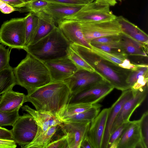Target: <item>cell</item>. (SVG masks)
<instances>
[{
	"instance_id": "obj_1",
	"label": "cell",
	"mask_w": 148,
	"mask_h": 148,
	"mask_svg": "<svg viewBox=\"0 0 148 148\" xmlns=\"http://www.w3.org/2000/svg\"><path fill=\"white\" fill-rule=\"evenodd\" d=\"M71 94L64 81L51 82L26 95L24 102L31 103L36 111L60 120Z\"/></svg>"
},
{
	"instance_id": "obj_2",
	"label": "cell",
	"mask_w": 148,
	"mask_h": 148,
	"mask_svg": "<svg viewBox=\"0 0 148 148\" xmlns=\"http://www.w3.org/2000/svg\"><path fill=\"white\" fill-rule=\"evenodd\" d=\"M70 47L103 79L114 88L122 91L131 88L126 82L131 71L108 60L84 46L73 44Z\"/></svg>"
},
{
	"instance_id": "obj_3",
	"label": "cell",
	"mask_w": 148,
	"mask_h": 148,
	"mask_svg": "<svg viewBox=\"0 0 148 148\" xmlns=\"http://www.w3.org/2000/svg\"><path fill=\"white\" fill-rule=\"evenodd\" d=\"M13 72L16 84L26 88L28 94L52 82L44 62L28 53Z\"/></svg>"
},
{
	"instance_id": "obj_4",
	"label": "cell",
	"mask_w": 148,
	"mask_h": 148,
	"mask_svg": "<svg viewBox=\"0 0 148 148\" xmlns=\"http://www.w3.org/2000/svg\"><path fill=\"white\" fill-rule=\"evenodd\" d=\"M70 45L56 26L47 35L23 49L27 53L44 62L67 56Z\"/></svg>"
},
{
	"instance_id": "obj_5",
	"label": "cell",
	"mask_w": 148,
	"mask_h": 148,
	"mask_svg": "<svg viewBox=\"0 0 148 148\" xmlns=\"http://www.w3.org/2000/svg\"><path fill=\"white\" fill-rule=\"evenodd\" d=\"M26 33L25 17L14 18L6 21L0 29V43L10 49H23Z\"/></svg>"
},
{
	"instance_id": "obj_6",
	"label": "cell",
	"mask_w": 148,
	"mask_h": 148,
	"mask_svg": "<svg viewBox=\"0 0 148 148\" xmlns=\"http://www.w3.org/2000/svg\"><path fill=\"white\" fill-rule=\"evenodd\" d=\"M117 17L110 10V6L99 4L95 0L85 5L77 12L64 19L95 22L112 20Z\"/></svg>"
},
{
	"instance_id": "obj_7",
	"label": "cell",
	"mask_w": 148,
	"mask_h": 148,
	"mask_svg": "<svg viewBox=\"0 0 148 148\" xmlns=\"http://www.w3.org/2000/svg\"><path fill=\"white\" fill-rule=\"evenodd\" d=\"M11 130L13 140L21 146L28 145L34 138L38 125L33 116L29 114H24L16 121Z\"/></svg>"
},
{
	"instance_id": "obj_8",
	"label": "cell",
	"mask_w": 148,
	"mask_h": 148,
	"mask_svg": "<svg viewBox=\"0 0 148 148\" xmlns=\"http://www.w3.org/2000/svg\"><path fill=\"white\" fill-rule=\"evenodd\" d=\"M114 88L109 83L103 80L75 94H71L68 104L97 103L111 92Z\"/></svg>"
},
{
	"instance_id": "obj_9",
	"label": "cell",
	"mask_w": 148,
	"mask_h": 148,
	"mask_svg": "<svg viewBox=\"0 0 148 148\" xmlns=\"http://www.w3.org/2000/svg\"><path fill=\"white\" fill-rule=\"evenodd\" d=\"M79 22L84 36L89 43L96 38L110 35H118L121 33L120 25L116 18L101 22Z\"/></svg>"
},
{
	"instance_id": "obj_10",
	"label": "cell",
	"mask_w": 148,
	"mask_h": 148,
	"mask_svg": "<svg viewBox=\"0 0 148 148\" xmlns=\"http://www.w3.org/2000/svg\"><path fill=\"white\" fill-rule=\"evenodd\" d=\"M133 91V96L124 104L116 118L112 127L110 135L120 125L130 121L133 112L146 98L148 94V84Z\"/></svg>"
},
{
	"instance_id": "obj_11",
	"label": "cell",
	"mask_w": 148,
	"mask_h": 148,
	"mask_svg": "<svg viewBox=\"0 0 148 148\" xmlns=\"http://www.w3.org/2000/svg\"><path fill=\"white\" fill-rule=\"evenodd\" d=\"M104 80L95 72L78 69L72 75L64 81L69 87L71 94H75Z\"/></svg>"
},
{
	"instance_id": "obj_12",
	"label": "cell",
	"mask_w": 148,
	"mask_h": 148,
	"mask_svg": "<svg viewBox=\"0 0 148 148\" xmlns=\"http://www.w3.org/2000/svg\"><path fill=\"white\" fill-rule=\"evenodd\" d=\"M62 121L60 126L66 135L69 148H80L82 141L87 135L91 122Z\"/></svg>"
},
{
	"instance_id": "obj_13",
	"label": "cell",
	"mask_w": 148,
	"mask_h": 148,
	"mask_svg": "<svg viewBox=\"0 0 148 148\" xmlns=\"http://www.w3.org/2000/svg\"><path fill=\"white\" fill-rule=\"evenodd\" d=\"M44 63L49 71L52 82L63 81L78 69L68 56Z\"/></svg>"
},
{
	"instance_id": "obj_14",
	"label": "cell",
	"mask_w": 148,
	"mask_h": 148,
	"mask_svg": "<svg viewBox=\"0 0 148 148\" xmlns=\"http://www.w3.org/2000/svg\"><path fill=\"white\" fill-rule=\"evenodd\" d=\"M109 110L103 109L90 123L87 136L93 148H101Z\"/></svg>"
},
{
	"instance_id": "obj_15",
	"label": "cell",
	"mask_w": 148,
	"mask_h": 148,
	"mask_svg": "<svg viewBox=\"0 0 148 148\" xmlns=\"http://www.w3.org/2000/svg\"><path fill=\"white\" fill-rule=\"evenodd\" d=\"M57 26L71 44H76L92 49L91 46L84 36L79 22L63 19L58 23Z\"/></svg>"
},
{
	"instance_id": "obj_16",
	"label": "cell",
	"mask_w": 148,
	"mask_h": 148,
	"mask_svg": "<svg viewBox=\"0 0 148 148\" xmlns=\"http://www.w3.org/2000/svg\"><path fill=\"white\" fill-rule=\"evenodd\" d=\"M140 119L130 121L121 136L117 148H142Z\"/></svg>"
},
{
	"instance_id": "obj_17",
	"label": "cell",
	"mask_w": 148,
	"mask_h": 148,
	"mask_svg": "<svg viewBox=\"0 0 148 148\" xmlns=\"http://www.w3.org/2000/svg\"><path fill=\"white\" fill-rule=\"evenodd\" d=\"M122 91L118 99L110 108L102 148H107L111 130L114 121L124 104L133 95V92L131 88Z\"/></svg>"
},
{
	"instance_id": "obj_18",
	"label": "cell",
	"mask_w": 148,
	"mask_h": 148,
	"mask_svg": "<svg viewBox=\"0 0 148 148\" xmlns=\"http://www.w3.org/2000/svg\"><path fill=\"white\" fill-rule=\"evenodd\" d=\"M84 5L49 3L42 11L50 16L57 26L60 21L76 13Z\"/></svg>"
},
{
	"instance_id": "obj_19",
	"label": "cell",
	"mask_w": 148,
	"mask_h": 148,
	"mask_svg": "<svg viewBox=\"0 0 148 148\" xmlns=\"http://www.w3.org/2000/svg\"><path fill=\"white\" fill-rule=\"evenodd\" d=\"M21 108L23 110L32 115L37 123L38 129L34 138L46 132L51 127L62 123V121L55 117L46 113L39 112L28 105H25Z\"/></svg>"
},
{
	"instance_id": "obj_20",
	"label": "cell",
	"mask_w": 148,
	"mask_h": 148,
	"mask_svg": "<svg viewBox=\"0 0 148 148\" xmlns=\"http://www.w3.org/2000/svg\"><path fill=\"white\" fill-rule=\"evenodd\" d=\"M119 44L124 54L127 56L148 57V45L137 41L121 33Z\"/></svg>"
},
{
	"instance_id": "obj_21",
	"label": "cell",
	"mask_w": 148,
	"mask_h": 148,
	"mask_svg": "<svg viewBox=\"0 0 148 148\" xmlns=\"http://www.w3.org/2000/svg\"><path fill=\"white\" fill-rule=\"evenodd\" d=\"M10 89L2 94L0 101V112L11 111L20 108L23 103L25 95Z\"/></svg>"
},
{
	"instance_id": "obj_22",
	"label": "cell",
	"mask_w": 148,
	"mask_h": 148,
	"mask_svg": "<svg viewBox=\"0 0 148 148\" xmlns=\"http://www.w3.org/2000/svg\"><path fill=\"white\" fill-rule=\"evenodd\" d=\"M116 19L122 33L137 41L148 45V35L137 26L122 16L117 17Z\"/></svg>"
},
{
	"instance_id": "obj_23",
	"label": "cell",
	"mask_w": 148,
	"mask_h": 148,
	"mask_svg": "<svg viewBox=\"0 0 148 148\" xmlns=\"http://www.w3.org/2000/svg\"><path fill=\"white\" fill-rule=\"evenodd\" d=\"M62 124V123H61ZM60 125H54L46 132L42 134L28 145L22 147L24 148H46L48 145L52 141L57 132L61 129Z\"/></svg>"
},
{
	"instance_id": "obj_24",
	"label": "cell",
	"mask_w": 148,
	"mask_h": 148,
	"mask_svg": "<svg viewBox=\"0 0 148 148\" xmlns=\"http://www.w3.org/2000/svg\"><path fill=\"white\" fill-rule=\"evenodd\" d=\"M101 106L96 103L89 109L82 112L67 116L61 121L73 122H90L93 121L99 113Z\"/></svg>"
},
{
	"instance_id": "obj_25",
	"label": "cell",
	"mask_w": 148,
	"mask_h": 148,
	"mask_svg": "<svg viewBox=\"0 0 148 148\" xmlns=\"http://www.w3.org/2000/svg\"><path fill=\"white\" fill-rule=\"evenodd\" d=\"M25 17L26 39L25 47L29 45L37 30L39 19L34 14L29 12Z\"/></svg>"
},
{
	"instance_id": "obj_26",
	"label": "cell",
	"mask_w": 148,
	"mask_h": 148,
	"mask_svg": "<svg viewBox=\"0 0 148 148\" xmlns=\"http://www.w3.org/2000/svg\"><path fill=\"white\" fill-rule=\"evenodd\" d=\"M16 85L13 68L12 67L0 72V95L12 89Z\"/></svg>"
},
{
	"instance_id": "obj_27",
	"label": "cell",
	"mask_w": 148,
	"mask_h": 148,
	"mask_svg": "<svg viewBox=\"0 0 148 148\" xmlns=\"http://www.w3.org/2000/svg\"><path fill=\"white\" fill-rule=\"evenodd\" d=\"M56 26L53 23L39 19L37 32L29 45L35 43L47 35Z\"/></svg>"
},
{
	"instance_id": "obj_28",
	"label": "cell",
	"mask_w": 148,
	"mask_h": 148,
	"mask_svg": "<svg viewBox=\"0 0 148 148\" xmlns=\"http://www.w3.org/2000/svg\"><path fill=\"white\" fill-rule=\"evenodd\" d=\"M92 47L91 50L93 52L119 66L128 57L127 55L124 53L107 52L95 47Z\"/></svg>"
},
{
	"instance_id": "obj_29",
	"label": "cell",
	"mask_w": 148,
	"mask_h": 148,
	"mask_svg": "<svg viewBox=\"0 0 148 148\" xmlns=\"http://www.w3.org/2000/svg\"><path fill=\"white\" fill-rule=\"evenodd\" d=\"M146 75H148L147 64H138L136 68L131 70L127 79V82L131 88L140 77Z\"/></svg>"
},
{
	"instance_id": "obj_30",
	"label": "cell",
	"mask_w": 148,
	"mask_h": 148,
	"mask_svg": "<svg viewBox=\"0 0 148 148\" xmlns=\"http://www.w3.org/2000/svg\"><path fill=\"white\" fill-rule=\"evenodd\" d=\"M94 104L80 103L69 104L63 112L60 120L65 117L87 110L92 107Z\"/></svg>"
},
{
	"instance_id": "obj_31",
	"label": "cell",
	"mask_w": 148,
	"mask_h": 148,
	"mask_svg": "<svg viewBox=\"0 0 148 148\" xmlns=\"http://www.w3.org/2000/svg\"><path fill=\"white\" fill-rule=\"evenodd\" d=\"M17 108L11 111L0 112V127L13 126L20 116Z\"/></svg>"
},
{
	"instance_id": "obj_32",
	"label": "cell",
	"mask_w": 148,
	"mask_h": 148,
	"mask_svg": "<svg viewBox=\"0 0 148 148\" xmlns=\"http://www.w3.org/2000/svg\"><path fill=\"white\" fill-rule=\"evenodd\" d=\"M67 56L78 69L95 72L93 69L70 46L68 51Z\"/></svg>"
},
{
	"instance_id": "obj_33",
	"label": "cell",
	"mask_w": 148,
	"mask_h": 148,
	"mask_svg": "<svg viewBox=\"0 0 148 148\" xmlns=\"http://www.w3.org/2000/svg\"><path fill=\"white\" fill-rule=\"evenodd\" d=\"M49 3L44 0H32L27 2L24 7L20 8V12L34 14L42 11Z\"/></svg>"
},
{
	"instance_id": "obj_34",
	"label": "cell",
	"mask_w": 148,
	"mask_h": 148,
	"mask_svg": "<svg viewBox=\"0 0 148 148\" xmlns=\"http://www.w3.org/2000/svg\"><path fill=\"white\" fill-rule=\"evenodd\" d=\"M142 148H148V112H145L140 119Z\"/></svg>"
},
{
	"instance_id": "obj_35",
	"label": "cell",
	"mask_w": 148,
	"mask_h": 148,
	"mask_svg": "<svg viewBox=\"0 0 148 148\" xmlns=\"http://www.w3.org/2000/svg\"><path fill=\"white\" fill-rule=\"evenodd\" d=\"M89 43L92 46L106 52L124 54L119 43L116 44H104L90 42Z\"/></svg>"
},
{
	"instance_id": "obj_36",
	"label": "cell",
	"mask_w": 148,
	"mask_h": 148,
	"mask_svg": "<svg viewBox=\"0 0 148 148\" xmlns=\"http://www.w3.org/2000/svg\"><path fill=\"white\" fill-rule=\"evenodd\" d=\"M10 49H6L3 45L0 44V72L11 67L9 64Z\"/></svg>"
},
{
	"instance_id": "obj_37",
	"label": "cell",
	"mask_w": 148,
	"mask_h": 148,
	"mask_svg": "<svg viewBox=\"0 0 148 148\" xmlns=\"http://www.w3.org/2000/svg\"><path fill=\"white\" fill-rule=\"evenodd\" d=\"M130 121L122 124L111 134L108 141L107 148H109L112 144L115 142L118 141H119L121 136Z\"/></svg>"
},
{
	"instance_id": "obj_38",
	"label": "cell",
	"mask_w": 148,
	"mask_h": 148,
	"mask_svg": "<svg viewBox=\"0 0 148 148\" xmlns=\"http://www.w3.org/2000/svg\"><path fill=\"white\" fill-rule=\"evenodd\" d=\"M120 34L106 36L96 38L91 40L90 42L104 44L119 43L120 40Z\"/></svg>"
},
{
	"instance_id": "obj_39",
	"label": "cell",
	"mask_w": 148,
	"mask_h": 148,
	"mask_svg": "<svg viewBox=\"0 0 148 148\" xmlns=\"http://www.w3.org/2000/svg\"><path fill=\"white\" fill-rule=\"evenodd\" d=\"M46 148H69L66 135L64 134L53 140Z\"/></svg>"
},
{
	"instance_id": "obj_40",
	"label": "cell",
	"mask_w": 148,
	"mask_h": 148,
	"mask_svg": "<svg viewBox=\"0 0 148 148\" xmlns=\"http://www.w3.org/2000/svg\"><path fill=\"white\" fill-rule=\"evenodd\" d=\"M49 3L69 4L77 5H85L90 3L86 0H44Z\"/></svg>"
},
{
	"instance_id": "obj_41",
	"label": "cell",
	"mask_w": 148,
	"mask_h": 148,
	"mask_svg": "<svg viewBox=\"0 0 148 148\" xmlns=\"http://www.w3.org/2000/svg\"><path fill=\"white\" fill-rule=\"evenodd\" d=\"M148 75L140 77L136 82L131 87L133 91L136 90L148 84Z\"/></svg>"
},
{
	"instance_id": "obj_42",
	"label": "cell",
	"mask_w": 148,
	"mask_h": 148,
	"mask_svg": "<svg viewBox=\"0 0 148 148\" xmlns=\"http://www.w3.org/2000/svg\"><path fill=\"white\" fill-rule=\"evenodd\" d=\"M0 11L3 14H9L15 11L20 12V8L14 7L0 0Z\"/></svg>"
},
{
	"instance_id": "obj_43",
	"label": "cell",
	"mask_w": 148,
	"mask_h": 148,
	"mask_svg": "<svg viewBox=\"0 0 148 148\" xmlns=\"http://www.w3.org/2000/svg\"><path fill=\"white\" fill-rule=\"evenodd\" d=\"M16 143L13 140L0 138V148H15Z\"/></svg>"
},
{
	"instance_id": "obj_44",
	"label": "cell",
	"mask_w": 148,
	"mask_h": 148,
	"mask_svg": "<svg viewBox=\"0 0 148 148\" xmlns=\"http://www.w3.org/2000/svg\"><path fill=\"white\" fill-rule=\"evenodd\" d=\"M8 4L11 6L16 8H23L26 5L27 2L23 0H1Z\"/></svg>"
},
{
	"instance_id": "obj_45",
	"label": "cell",
	"mask_w": 148,
	"mask_h": 148,
	"mask_svg": "<svg viewBox=\"0 0 148 148\" xmlns=\"http://www.w3.org/2000/svg\"><path fill=\"white\" fill-rule=\"evenodd\" d=\"M0 138L13 140L11 130L0 127Z\"/></svg>"
},
{
	"instance_id": "obj_46",
	"label": "cell",
	"mask_w": 148,
	"mask_h": 148,
	"mask_svg": "<svg viewBox=\"0 0 148 148\" xmlns=\"http://www.w3.org/2000/svg\"><path fill=\"white\" fill-rule=\"evenodd\" d=\"M98 4L103 5L114 6L117 3L116 0H95Z\"/></svg>"
},
{
	"instance_id": "obj_47",
	"label": "cell",
	"mask_w": 148,
	"mask_h": 148,
	"mask_svg": "<svg viewBox=\"0 0 148 148\" xmlns=\"http://www.w3.org/2000/svg\"><path fill=\"white\" fill-rule=\"evenodd\" d=\"M93 148L87 136L82 141L80 148Z\"/></svg>"
},
{
	"instance_id": "obj_48",
	"label": "cell",
	"mask_w": 148,
	"mask_h": 148,
	"mask_svg": "<svg viewBox=\"0 0 148 148\" xmlns=\"http://www.w3.org/2000/svg\"><path fill=\"white\" fill-rule=\"evenodd\" d=\"M87 0L88 1H89L90 2H92L93 1H95V0Z\"/></svg>"
},
{
	"instance_id": "obj_49",
	"label": "cell",
	"mask_w": 148,
	"mask_h": 148,
	"mask_svg": "<svg viewBox=\"0 0 148 148\" xmlns=\"http://www.w3.org/2000/svg\"><path fill=\"white\" fill-rule=\"evenodd\" d=\"M32 0H26V1L27 2H29V1H31Z\"/></svg>"
},
{
	"instance_id": "obj_50",
	"label": "cell",
	"mask_w": 148,
	"mask_h": 148,
	"mask_svg": "<svg viewBox=\"0 0 148 148\" xmlns=\"http://www.w3.org/2000/svg\"><path fill=\"white\" fill-rule=\"evenodd\" d=\"M1 95H0V101L1 100Z\"/></svg>"
},
{
	"instance_id": "obj_51",
	"label": "cell",
	"mask_w": 148,
	"mask_h": 148,
	"mask_svg": "<svg viewBox=\"0 0 148 148\" xmlns=\"http://www.w3.org/2000/svg\"><path fill=\"white\" fill-rule=\"evenodd\" d=\"M118 0V1H121L122 0Z\"/></svg>"
},
{
	"instance_id": "obj_52",
	"label": "cell",
	"mask_w": 148,
	"mask_h": 148,
	"mask_svg": "<svg viewBox=\"0 0 148 148\" xmlns=\"http://www.w3.org/2000/svg\"><path fill=\"white\" fill-rule=\"evenodd\" d=\"M23 1H25L27 2L26 0H23Z\"/></svg>"
}]
</instances>
